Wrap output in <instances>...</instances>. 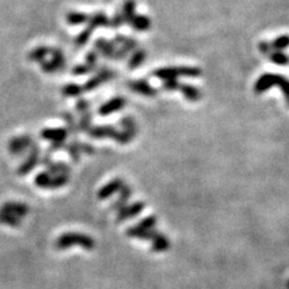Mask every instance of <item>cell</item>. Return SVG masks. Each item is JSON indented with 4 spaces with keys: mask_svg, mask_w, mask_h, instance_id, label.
Instances as JSON below:
<instances>
[{
    "mask_svg": "<svg viewBox=\"0 0 289 289\" xmlns=\"http://www.w3.org/2000/svg\"><path fill=\"white\" fill-rule=\"evenodd\" d=\"M276 85L278 88H281L282 93H283L285 102L289 105V80L285 79L282 75H276V74H265L261 77L258 79V81L255 82L254 86V92L257 94L264 93L265 90L271 88L272 86Z\"/></svg>",
    "mask_w": 289,
    "mask_h": 289,
    "instance_id": "obj_1",
    "label": "cell"
},
{
    "mask_svg": "<svg viewBox=\"0 0 289 289\" xmlns=\"http://www.w3.org/2000/svg\"><path fill=\"white\" fill-rule=\"evenodd\" d=\"M75 245L83 247L85 250H93L94 246H95V243L88 235L79 233H65L57 238L55 246L58 250L63 251L71 246H75Z\"/></svg>",
    "mask_w": 289,
    "mask_h": 289,
    "instance_id": "obj_2",
    "label": "cell"
},
{
    "mask_svg": "<svg viewBox=\"0 0 289 289\" xmlns=\"http://www.w3.org/2000/svg\"><path fill=\"white\" fill-rule=\"evenodd\" d=\"M154 76L159 80H176L179 76L198 77L201 75V70L197 66H180V68H162L153 73Z\"/></svg>",
    "mask_w": 289,
    "mask_h": 289,
    "instance_id": "obj_3",
    "label": "cell"
},
{
    "mask_svg": "<svg viewBox=\"0 0 289 289\" xmlns=\"http://www.w3.org/2000/svg\"><path fill=\"white\" fill-rule=\"evenodd\" d=\"M35 186L43 189H57V188H62L69 182L68 175H56L50 174L49 171H42L35 176Z\"/></svg>",
    "mask_w": 289,
    "mask_h": 289,
    "instance_id": "obj_4",
    "label": "cell"
},
{
    "mask_svg": "<svg viewBox=\"0 0 289 289\" xmlns=\"http://www.w3.org/2000/svg\"><path fill=\"white\" fill-rule=\"evenodd\" d=\"M89 135L94 137V139H103V137H112L121 143H127L129 142L130 140L133 139L129 134L119 133L117 132L113 127L109 126H104V127H95V128H90L89 130Z\"/></svg>",
    "mask_w": 289,
    "mask_h": 289,
    "instance_id": "obj_5",
    "label": "cell"
},
{
    "mask_svg": "<svg viewBox=\"0 0 289 289\" xmlns=\"http://www.w3.org/2000/svg\"><path fill=\"white\" fill-rule=\"evenodd\" d=\"M40 153H41V149H40L39 144L34 143L30 150L28 151V154H27L26 160L21 164V166L17 169V174L21 175V176H26L28 175L30 171H33L36 166L40 164Z\"/></svg>",
    "mask_w": 289,
    "mask_h": 289,
    "instance_id": "obj_6",
    "label": "cell"
},
{
    "mask_svg": "<svg viewBox=\"0 0 289 289\" xmlns=\"http://www.w3.org/2000/svg\"><path fill=\"white\" fill-rule=\"evenodd\" d=\"M34 140L29 135L16 136L9 141V151L12 156L19 157L25 153H28L30 147L34 144Z\"/></svg>",
    "mask_w": 289,
    "mask_h": 289,
    "instance_id": "obj_7",
    "label": "cell"
},
{
    "mask_svg": "<svg viewBox=\"0 0 289 289\" xmlns=\"http://www.w3.org/2000/svg\"><path fill=\"white\" fill-rule=\"evenodd\" d=\"M113 77V73L111 70L106 68H102L97 74V76H94L93 79H90L89 81L86 82V85L83 86V90H87V92H90V90L95 89L99 85H102L103 82L109 81Z\"/></svg>",
    "mask_w": 289,
    "mask_h": 289,
    "instance_id": "obj_8",
    "label": "cell"
},
{
    "mask_svg": "<svg viewBox=\"0 0 289 289\" xmlns=\"http://www.w3.org/2000/svg\"><path fill=\"white\" fill-rule=\"evenodd\" d=\"M0 212L9 213V214H12V216L22 218L28 214L29 208L26 204H23V203H17V201H8V203H5L2 206V208H0Z\"/></svg>",
    "mask_w": 289,
    "mask_h": 289,
    "instance_id": "obj_9",
    "label": "cell"
},
{
    "mask_svg": "<svg viewBox=\"0 0 289 289\" xmlns=\"http://www.w3.org/2000/svg\"><path fill=\"white\" fill-rule=\"evenodd\" d=\"M68 134V129L64 128H46L41 132V137L43 140L56 142V141H65Z\"/></svg>",
    "mask_w": 289,
    "mask_h": 289,
    "instance_id": "obj_10",
    "label": "cell"
},
{
    "mask_svg": "<svg viewBox=\"0 0 289 289\" xmlns=\"http://www.w3.org/2000/svg\"><path fill=\"white\" fill-rule=\"evenodd\" d=\"M95 47H97V51H98L100 55L106 57V58H109V59L115 58L117 47L112 41H106L105 39L100 38L99 40H97Z\"/></svg>",
    "mask_w": 289,
    "mask_h": 289,
    "instance_id": "obj_11",
    "label": "cell"
},
{
    "mask_svg": "<svg viewBox=\"0 0 289 289\" xmlns=\"http://www.w3.org/2000/svg\"><path fill=\"white\" fill-rule=\"evenodd\" d=\"M124 104H126V100L121 98V97H116V98L111 99L110 102L103 104L99 109V113L102 116H107L110 113L119 111L124 106Z\"/></svg>",
    "mask_w": 289,
    "mask_h": 289,
    "instance_id": "obj_12",
    "label": "cell"
},
{
    "mask_svg": "<svg viewBox=\"0 0 289 289\" xmlns=\"http://www.w3.org/2000/svg\"><path fill=\"white\" fill-rule=\"evenodd\" d=\"M129 88L132 89L133 92L142 94V95H146V97H154L157 94V90L152 88L150 83L147 81H144V80H139V81L129 82Z\"/></svg>",
    "mask_w": 289,
    "mask_h": 289,
    "instance_id": "obj_13",
    "label": "cell"
},
{
    "mask_svg": "<svg viewBox=\"0 0 289 289\" xmlns=\"http://www.w3.org/2000/svg\"><path fill=\"white\" fill-rule=\"evenodd\" d=\"M124 186L123 184V181L122 180H113L111 181L110 183H107L106 186H104L102 189L99 190V194H98V198L100 200H104V199H107V198H110L112 194H115L116 191H118L122 189V187Z\"/></svg>",
    "mask_w": 289,
    "mask_h": 289,
    "instance_id": "obj_14",
    "label": "cell"
},
{
    "mask_svg": "<svg viewBox=\"0 0 289 289\" xmlns=\"http://www.w3.org/2000/svg\"><path fill=\"white\" fill-rule=\"evenodd\" d=\"M143 207H144V205L142 203H135V204L129 205V206L123 207L122 210L118 212V214H117V222H122L124 220H128V218H130V217L136 216V214H139L141 211H142Z\"/></svg>",
    "mask_w": 289,
    "mask_h": 289,
    "instance_id": "obj_15",
    "label": "cell"
},
{
    "mask_svg": "<svg viewBox=\"0 0 289 289\" xmlns=\"http://www.w3.org/2000/svg\"><path fill=\"white\" fill-rule=\"evenodd\" d=\"M87 23H88V27H87V28L93 32V30L98 28V27L110 26V19L107 18L103 12H98V13H94L93 16H90L89 21Z\"/></svg>",
    "mask_w": 289,
    "mask_h": 289,
    "instance_id": "obj_16",
    "label": "cell"
},
{
    "mask_svg": "<svg viewBox=\"0 0 289 289\" xmlns=\"http://www.w3.org/2000/svg\"><path fill=\"white\" fill-rule=\"evenodd\" d=\"M127 234L132 237H139V238H153L158 234L156 230L153 229H143L141 227H132L127 231Z\"/></svg>",
    "mask_w": 289,
    "mask_h": 289,
    "instance_id": "obj_17",
    "label": "cell"
},
{
    "mask_svg": "<svg viewBox=\"0 0 289 289\" xmlns=\"http://www.w3.org/2000/svg\"><path fill=\"white\" fill-rule=\"evenodd\" d=\"M130 26L133 27V29H135L136 32H147L151 28V21L147 16L143 15H136L133 18V21L130 22Z\"/></svg>",
    "mask_w": 289,
    "mask_h": 289,
    "instance_id": "obj_18",
    "label": "cell"
},
{
    "mask_svg": "<svg viewBox=\"0 0 289 289\" xmlns=\"http://www.w3.org/2000/svg\"><path fill=\"white\" fill-rule=\"evenodd\" d=\"M136 3L135 0H126V3L123 4V10H122V15L124 18V22L129 23L133 21V18L136 16Z\"/></svg>",
    "mask_w": 289,
    "mask_h": 289,
    "instance_id": "obj_19",
    "label": "cell"
},
{
    "mask_svg": "<svg viewBox=\"0 0 289 289\" xmlns=\"http://www.w3.org/2000/svg\"><path fill=\"white\" fill-rule=\"evenodd\" d=\"M180 90L183 93L184 98L189 102H198L201 98V93L200 90L196 88L194 86H189V85H181L180 86Z\"/></svg>",
    "mask_w": 289,
    "mask_h": 289,
    "instance_id": "obj_20",
    "label": "cell"
},
{
    "mask_svg": "<svg viewBox=\"0 0 289 289\" xmlns=\"http://www.w3.org/2000/svg\"><path fill=\"white\" fill-rule=\"evenodd\" d=\"M130 196H132V190L128 186H123L122 189L119 190V199L112 205V208L116 211H121L123 207H126V205L129 200Z\"/></svg>",
    "mask_w": 289,
    "mask_h": 289,
    "instance_id": "obj_21",
    "label": "cell"
},
{
    "mask_svg": "<svg viewBox=\"0 0 289 289\" xmlns=\"http://www.w3.org/2000/svg\"><path fill=\"white\" fill-rule=\"evenodd\" d=\"M112 42L118 47H124V49H127L129 52L136 50V47H137V42L135 41V40L127 38V36H123V35H117L116 38L113 39Z\"/></svg>",
    "mask_w": 289,
    "mask_h": 289,
    "instance_id": "obj_22",
    "label": "cell"
},
{
    "mask_svg": "<svg viewBox=\"0 0 289 289\" xmlns=\"http://www.w3.org/2000/svg\"><path fill=\"white\" fill-rule=\"evenodd\" d=\"M46 169L50 174L56 175V176H58V175H68L70 171V167L66 165L65 163H63V162L56 163V162H53V160L46 166Z\"/></svg>",
    "mask_w": 289,
    "mask_h": 289,
    "instance_id": "obj_23",
    "label": "cell"
},
{
    "mask_svg": "<svg viewBox=\"0 0 289 289\" xmlns=\"http://www.w3.org/2000/svg\"><path fill=\"white\" fill-rule=\"evenodd\" d=\"M88 21H89V16H87L82 12H69L68 15H66V22L74 26L83 25V23Z\"/></svg>",
    "mask_w": 289,
    "mask_h": 289,
    "instance_id": "obj_24",
    "label": "cell"
},
{
    "mask_svg": "<svg viewBox=\"0 0 289 289\" xmlns=\"http://www.w3.org/2000/svg\"><path fill=\"white\" fill-rule=\"evenodd\" d=\"M167 248H169V241H167V238L164 236V235L157 234L156 236L153 237L152 250L156 252H163L166 251Z\"/></svg>",
    "mask_w": 289,
    "mask_h": 289,
    "instance_id": "obj_25",
    "label": "cell"
},
{
    "mask_svg": "<svg viewBox=\"0 0 289 289\" xmlns=\"http://www.w3.org/2000/svg\"><path fill=\"white\" fill-rule=\"evenodd\" d=\"M51 53V49H49V47H45V46H41V47H38V49H35L34 51L29 55V59L33 60V62H43V59H45V57L47 55H50Z\"/></svg>",
    "mask_w": 289,
    "mask_h": 289,
    "instance_id": "obj_26",
    "label": "cell"
},
{
    "mask_svg": "<svg viewBox=\"0 0 289 289\" xmlns=\"http://www.w3.org/2000/svg\"><path fill=\"white\" fill-rule=\"evenodd\" d=\"M144 58H146V52L143 50H135V52L133 53L132 58L129 60V68L136 69L137 66H140L143 63Z\"/></svg>",
    "mask_w": 289,
    "mask_h": 289,
    "instance_id": "obj_27",
    "label": "cell"
},
{
    "mask_svg": "<svg viewBox=\"0 0 289 289\" xmlns=\"http://www.w3.org/2000/svg\"><path fill=\"white\" fill-rule=\"evenodd\" d=\"M0 224H5L8 227H18L21 224V218L12 216V214L0 212Z\"/></svg>",
    "mask_w": 289,
    "mask_h": 289,
    "instance_id": "obj_28",
    "label": "cell"
},
{
    "mask_svg": "<svg viewBox=\"0 0 289 289\" xmlns=\"http://www.w3.org/2000/svg\"><path fill=\"white\" fill-rule=\"evenodd\" d=\"M269 59L277 65H287L289 64V57L282 51H274L269 55Z\"/></svg>",
    "mask_w": 289,
    "mask_h": 289,
    "instance_id": "obj_29",
    "label": "cell"
},
{
    "mask_svg": "<svg viewBox=\"0 0 289 289\" xmlns=\"http://www.w3.org/2000/svg\"><path fill=\"white\" fill-rule=\"evenodd\" d=\"M82 92H85V90H83V87L79 85H74V83L64 86L62 89L63 95L65 97H79Z\"/></svg>",
    "mask_w": 289,
    "mask_h": 289,
    "instance_id": "obj_30",
    "label": "cell"
},
{
    "mask_svg": "<svg viewBox=\"0 0 289 289\" xmlns=\"http://www.w3.org/2000/svg\"><path fill=\"white\" fill-rule=\"evenodd\" d=\"M271 46L272 50H275V51H282V50L287 49V47H289V35L278 36L271 42Z\"/></svg>",
    "mask_w": 289,
    "mask_h": 289,
    "instance_id": "obj_31",
    "label": "cell"
},
{
    "mask_svg": "<svg viewBox=\"0 0 289 289\" xmlns=\"http://www.w3.org/2000/svg\"><path fill=\"white\" fill-rule=\"evenodd\" d=\"M50 55H51V57H52L51 62L55 63L56 66L59 70L62 69L64 66V64H65V58H64L63 52L58 49H51V53H50Z\"/></svg>",
    "mask_w": 289,
    "mask_h": 289,
    "instance_id": "obj_32",
    "label": "cell"
},
{
    "mask_svg": "<svg viewBox=\"0 0 289 289\" xmlns=\"http://www.w3.org/2000/svg\"><path fill=\"white\" fill-rule=\"evenodd\" d=\"M65 150L68 151L73 160L77 162V160L80 159V153H81V149H80V142H71L69 144H65Z\"/></svg>",
    "mask_w": 289,
    "mask_h": 289,
    "instance_id": "obj_33",
    "label": "cell"
},
{
    "mask_svg": "<svg viewBox=\"0 0 289 289\" xmlns=\"http://www.w3.org/2000/svg\"><path fill=\"white\" fill-rule=\"evenodd\" d=\"M122 126L124 128V132L127 134H129L130 136H134L136 133L135 129V124H134V121L130 118V117H126V118L122 119Z\"/></svg>",
    "mask_w": 289,
    "mask_h": 289,
    "instance_id": "obj_34",
    "label": "cell"
},
{
    "mask_svg": "<svg viewBox=\"0 0 289 289\" xmlns=\"http://www.w3.org/2000/svg\"><path fill=\"white\" fill-rule=\"evenodd\" d=\"M90 121H92V116H90L89 112L82 113L81 119H80L79 129L82 130V132H89V130H90Z\"/></svg>",
    "mask_w": 289,
    "mask_h": 289,
    "instance_id": "obj_35",
    "label": "cell"
},
{
    "mask_svg": "<svg viewBox=\"0 0 289 289\" xmlns=\"http://www.w3.org/2000/svg\"><path fill=\"white\" fill-rule=\"evenodd\" d=\"M92 30L88 29V28H86L83 32H81V34H80L79 36L76 38V45H79V46H83L85 43L88 41L89 38H90V35H92Z\"/></svg>",
    "mask_w": 289,
    "mask_h": 289,
    "instance_id": "obj_36",
    "label": "cell"
},
{
    "mask_svg": "<svg viewBox=\"0 0 289 289\" xmlns=\"http://www.w3.org/2000/svg\"><path fill=\"white\" fill-rule=\"evenodd\" d=\"M94 70V66H90L88 64H85V65H79V66H75V68L73 69V74H75V75H85V74H88L90 71H93Z\"/></svg>",
    "mask_w": 289,
    "mask_h": 289,
    "instance_id": "obj_37",
    "label": "cell"
},
{
    "mask_svg": "<svg viewBox=\"0 0 289 289\" xmlns=\"http://www.w3.org/2000/svg\"><path fill=\"white\" fill-rule=\"evenodd\" d=\"M180 86L181 83L177 80H167L163 83V88L165 90H180Z\"/></svg>",
    "mask_w": 289,
    "mask_h": 289,
    "instance_id": "obj_38",
    "label": "cell"
},
{
    "mask_svg": "<svg viewBox=\"0 0 289 289\" xmlns=\"http://www.w3.org/2000/svg\"><path fill=\"white\" fill-rule=\"evenodd\" d=\"M154 226H156V217H152V216L144 218V220L141 221L139 224V227L143 228V229H152Z\"/></svg>",
    "mask_w": 289,
    "mask_h": 289,
    "instance_id": "obj_39",
    "label": "cell"
},
{
    "mask_svg": "<svg viewBox=\"0 0 289 289\" xmlns=\"http://www.w3.org/2000/svg\"><path fill=\"white\" fill-rule=\"evenodd\" d=\"M123 23H124V18L122 12L116 13V15L113 16V18L110 19V26L112 27V28H119Z\"/></svg>",
    "mask_w": 289,
    "mask_h": 289,
    "instance_id": "obj_40",
    "label": "cell"
},
{
    "mask_svg": "<svg viewBox=\"0 0 289 289\" xmlns=\"http://www.w3.org/2000/svg\"><path fill=\"white\" fill-rule=\"evenodd\" d=\"M63 149H65V143H64V141H56V142H52V144H50V149L47 150V153L51 154L53 152H56V151Z\"/></svg>",
    "mask_w": 289,
    "mask_h": 289,
    "instance_id": "obj_41",
    "label": "cell"
},
{
    "mask_svg": "<svg viewBox=\"0 0 289 289\" xmlns=\"http://www.w3.org/2000/svg\"><path fill=\"white\" fill-rule=\"evenodd\" d=\"M89 109V103L87 102V100L85 99H81V100H79L76 104V110H77V112H80V113H85L88 111Z\"/></svg>",
    "mask_w": 289,
    "mask_h": 289,
    "instance_id": "obj_42",
    "label": "cell"
},
{
    "mask_svg": "<svg viewBox=\"0 0 289 289\" xmlns=\"http://www.w3.org/2000/svg\"><path fill=\"white\" fill-rule=\"evenodd\" d=\"M98 62V52L97 51H92L89 52L88 55L86 56V64H88L90 66H94Z\"/></svg>",
    "mask_w": 289,
    "mask_h": 289,
    "instance_id": "obj_43",
    "label": "cell"
},
{
    "mask_svg": "<svg viewBox=\"0 0 289 289\" xmlns=\"http://www.w3.org/2000/svg\"><path fill=\"white\" fill-rule=\"evenodd\" d=\"M258 47H259V51L263 53V55H268L269 56L272 52L271 43L268 42V41H261Z\"/></svg>",
    "mask_w": 289,
    "mask_h": 289,
    "instance_id": "obj_44",
    "label": "cell"
},
{
    "mask_svg": "<svg viewBox=\"0 0 289 289\" xmlns=\"http://www.w3.org/2000/svg\"><path fill=\"white\" fill-rule=\"evenodd\" d=\"M288 288H289V282H288Z\"/></svg>",
    "mask_w": 289,
    "mask_h": 289,
    "instance_id": "obj_45",
    "label": "cell"
}]
</instances>
